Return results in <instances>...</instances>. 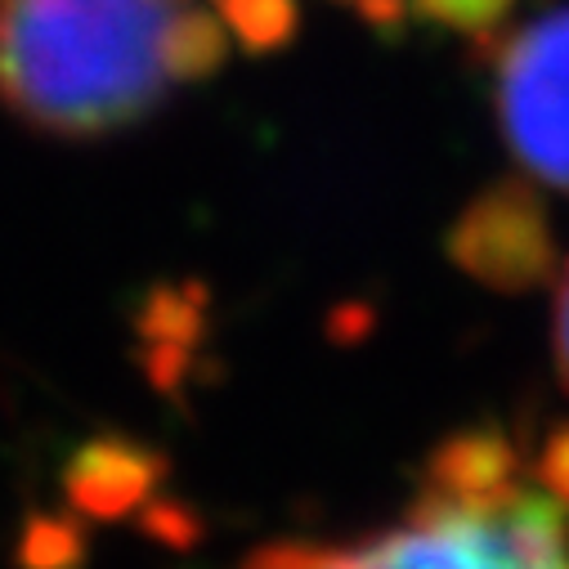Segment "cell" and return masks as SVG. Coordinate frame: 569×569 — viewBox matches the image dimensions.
I'll list each match as a JSON object with an SVG mask.
<instances>
[{
  "instance_id": "cell-1",
  "label": "cell",
  "mask_w": 569,
  "mask_h": 569,
  "mask_svg": "<svg viewBox=\"0 0 569 569\" xmlns=\"http://www.w3.org/2000/svg\"><path fill=\"white\" fill-rule=\"evenodd\" d=\"M184 0H0V108L90 144L167 99V28Z\"/></svg>"
},
{
  "instance_id": "cell-2",
  "label": "cell",
  "mask_w": 569,
  "mask_h": 569,
  "mask_svg": "<svg viewBox=\"0 0 569 569\" xmlns=\"http://www.w3.org/2000/svg\"><path fill=\"white\" fill-rule=\"evenodd\" d=\"M328 569H569L560 507L516 485L489 502L421 489L399 529L328 547Z\"/></svg>"
},
{
  "instance_id": "cell-3",
  "label": "cell",
  "mask_w": 569,
  "mask_h": 569,
  "mask_svg": "<svg viewBox=\"0 0 569 569\" xmlns=\"http://www.w3.org/2000/svg\"><path fill=\"white\" fill-rule=\"evenodd\" d=\"M498 117L520 167L569 193V10H551L502 46Z\"/></svg>"
},
{
  "instance_id": "cell-4",
  "label": "cell",
  "mask_w": 569,
  "mask_h": 569,
  "mask_svg": "<svg viewBox=\"0 0 569 569\" xmlns=\"http://www.w3.org/2000/svg\"><path fill=\"white\" fill-rule=\"evenodd\" d=\"M449 260L493 292H529L556 264L551 220L533 184L498 180L476 193L449 229Z\"/></svg>"
},
{
  "instance_id": "cell-5",
  "label": "cell",
  "mask_w": 569,
  "mask_h": 569,
  "mask_svg": "<svg viewBox=\"0 0 569 569\" xmlns=\"http://www.w3.org/2000/svg\"><path fill=\"white\" fill-rule=\"evenodd\" d=\"M171 476V458L121 431H103L86 445H77L63 462V498L86 520H126L144 511V502L158 498L162 480Z\"/></svg>"
},
{
  "instance_id": "cell-6",
  "label": "cell",
  "mask_w": 569,
  "mask_h": 569,
  "mask_svg": "<svg viewBox=\"0 0 569 569\" xmlns=\"http://www.w3.org/2000/svg\"><path fill=\"white\" fill-rule=\"evenodd\" d=\"M520 485L516 449L493 431V426H471V431L449 436L431 458H426V489L462 498V502H489Z\"/></svg>"
},
{
  "instance_id": "cell-7",
  "label": "cell",
  "mask_w": 569,
  "mask_h": 569,
  "mask_svg": "<svg viewBox=\"0 0 569 569\" xmlns=\"http://www.w3.org/2000/svg\"><path fill=\"white\" fill-rule=\"evenodd\" d=\"M211 323V292L207 282L184 278V282H153L134 306V337L139 350H184L198 355L207 341Z\"/></svg>"
},
{
  "instance_id": "cell-8",
  "label": "cell",
  "mask_w": 569,
  "mask_h": 569,
  "mask_svg": "<svg viewBox=\"0 0 569 569\" xmlns=\"http://www.w3.org/2000/svg\"><path fill=\"white\" fill-rule=\"evenodd\" d=\"M229 59V32H224V19L207 14V10H180L167 28V46H162V63H167V77L180 81V86H193V81H207L224 68Z\"/></svg>"
},
{
  "instance_id": "cell-9",
  "label": "cell",
  "mask_w": 569,
  "mask_h": 569,
  "mask_svg": "<svg viewBox=\"0 0 569 569\" xmlns=\"http://www.w3.org/2000/svg\"><path fill=\"white\" fill-rule=\"evenodd\" d=\"M90 529L63 511H28L14 538V569H86Z\"/></svg>"
},
{
  "instance_id": "cell-10",
  "label": "cell",
  "mask_w": 569,
  "mask_h": 569,
  "mask_svg": "<svg viewBox=\"0 0 569 569\" xmlns=\"http://www.w3.org/2000/svg\"><path fill=\"white\" fill-rule=\"evenodd\" d=\"M220 19L251 54L288 50L301 32L297 0H220Z\"/></svg>"
},
{
  "instance_id": "cell-11",
  "label": "cell",
  "mask_w": 569,
  "mask_h": 569,
  "mask_svg": "<svg viewBox=\"0 0 569 569\" xmlns=\"http://www.w3.org/2000/svg\"><path fill=\"white\" fill-rule=\"evenodd\" d=\"M139 533L167 551H193L207 538V516L184 498H153L139 511Z\"/></svg>"
},
{
  "instance_id": "cell-12",
  "label": "cell",
  "mask_w": 569,
  "mask_h": 569,
  "mask_svg": "<svg viewBox=\"0 0 569 569\" xmlns=\"http://www.w3.org/2000/svg\"><path fill=\"white\" fill-rule=\"evenodd\" d=\"M511 10V0H412L417 19H431L440 28H453L462 37H476L485 28H498Z\"/></svg>"
},
{
  "instance_id": "cell-13",
  "label": "cell",
  "mask_w": 569,
  "mask_h": 569,
  "mask_svg": "<svg viewBox=\"0 0 569 569\" xmlns=\"http://www.w3.org/2000/svg\"><path fill=\"white\" fill-rule=\"evenodd\" d=\"M355 14L381 37V41H403L412 6L408 0H355Z\"/></svg>"
},
{
  "instance_id": "cell-14",
  "label": "cell",
  "mask_w": 569,
  "mask_h": 569,
  "mask_svg": "<svg viewBox=\"0 0 569 569\" xmlns=\"http://www.w3.org/2000/svg\"><path fill=\"white\" fill-rule=\"evenodd\" d=\"M538 471H542L547 489H551L556 498H565V502H569V431H556V436H551V445L542 449Z\"/></svg>"
},
{
  "instance_id": "cell-15",
  "label": "cell",
  "mask_w": 569,
  "mask_h": 569,
  "mask_svg": "<svg viewBox=\"0 0 569 569\" xmlns=\"http://www.w3.org/2000/svg\"><path fill=\"white\" fill-rule=\"evenodd\" d=\"M556 359H560V377L569 386V264L556 288Z\"/></svg>"
},
{
  "instance_id": "cell-16",
  "label": "cell",
  "mask_w": 569,
  "mask_h": 569,
  "mask_svg": "<svg viewBox=\"0 0 569 569\" xmlns=\"http://www.w3.org/2000/svg\"><path fill=\"white\" fill-rule=\"evenodd\" d=\"M368 332V310L363 306H341L332 319H328V337L332 341H359Z\"/></svg>"
}]
</instances>
